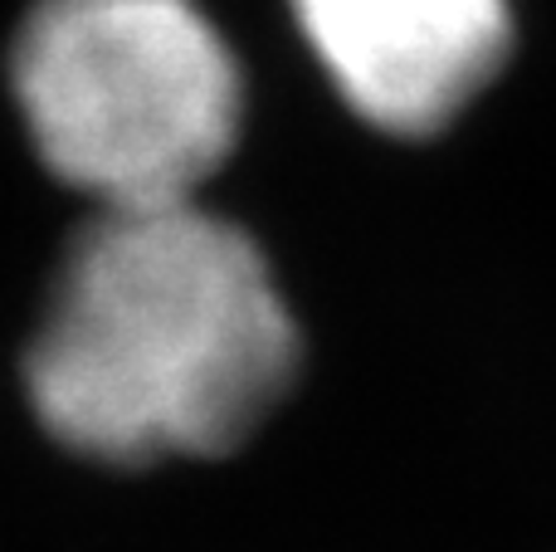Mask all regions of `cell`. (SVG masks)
I'll return each mask as SVG.
<instances>
[{"label":"cell","mask_w":556,"mask_h":552,"mask_svg":"<svg viewBox=\"0 0 556 552\" xmlns=\"http://www.w3.org/2000/svg\"><path fill=\"white\" fill-rule=\"evenodd\" d=\"M342 98L395 137L440 133L503 68L508 0H293Z\"/></svg>","instance_id":"3"},{"label":"cell","mask_w":556,"mask_h":552,"mask_svg":"<svg viewBox=\"0 0 556 552\" xmlns=\"http://www.w3.org/2000/svg\"><path fill=\"white\" fill-rule=\"evenodd\" d=\"M298 372V328L260 244L201 201L93 211L25 357L29 406L74 455H225Z\"/></svg>","instance_id":"1"},{"label":"cell","mask_w":556,"mask_h":552,"mask_svg":"<svg viewBox=\"0 0 556 552\" xmlns=\"http://www.w3.org/2000/svg\"><path fill=\"white\" fill-rule=\"evenodd\" d=\"M35 152L93 211L201 201L244 84L195 0H39L10 49Z\"/></svg>","instance_id":"2"}]
</instances>
